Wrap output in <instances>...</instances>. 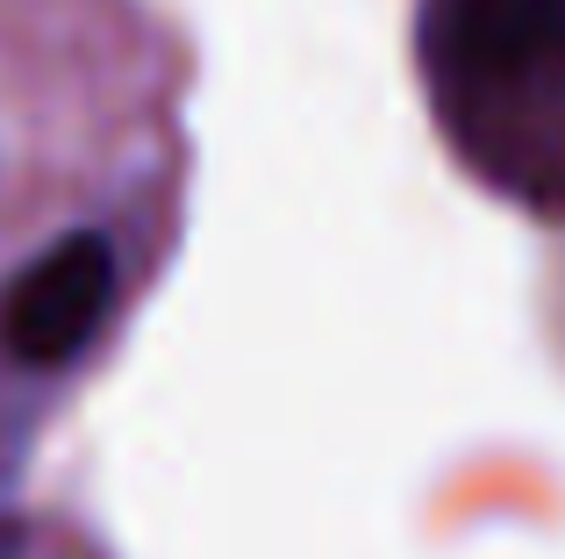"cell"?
I'll list each match as a JSON object with an SVG mask.
<instances>
[{
  "label": "cell",
  "mask_w": 565,
  "mask_h": 559,
  "mask_svg": "<svg viewBox=\"0 0 565 559\" xmlns=\"http://www.w3.org/2000/svg\"><path fill=\"white\" fill-rule=\"evenodd\" d=\"M415 80L472 187L565 223V0H415Z\"/></svg>",
  "instance_id": "cell-1"
}]
</instances>
